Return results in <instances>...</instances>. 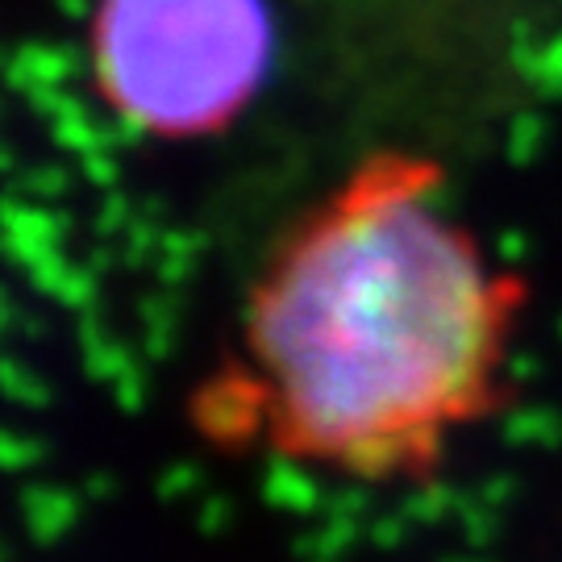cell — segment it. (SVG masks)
Wrapping results in <instances>:
<instances>
[{
    "label": "cell",
    "instance_id": "cell-1",
    "mask_svg": "<svg viewBox=\"0 0 562 562\" xmlns=\"http://www.w3.org/2000/svg\"><path fill=\"white\" fill-rule=\"evenodd\" d=\"M517 288L442 204L380 159L267 262L246 341L276 438L355 475L429 462L496 396Z\"/></svg>",
    "mask_w": 562,
    "mask_h": 562
},
{
    "label": "cell",
    "instance_id": "cell-2",
    "mask_svg": "<svg viewBox=\"0 0 562 562\" xmlns=\"http://www.w3.org/2000/svg\"><path fill=\"white\" fill-rule=\"evenodd\" d=\"M92 63L104 101L130 125L196 138L259 92L271 18L262 0H101Z\"/></svg>",
    "mask_w": 562,
    "mask_h": 562
}]
</instances>
